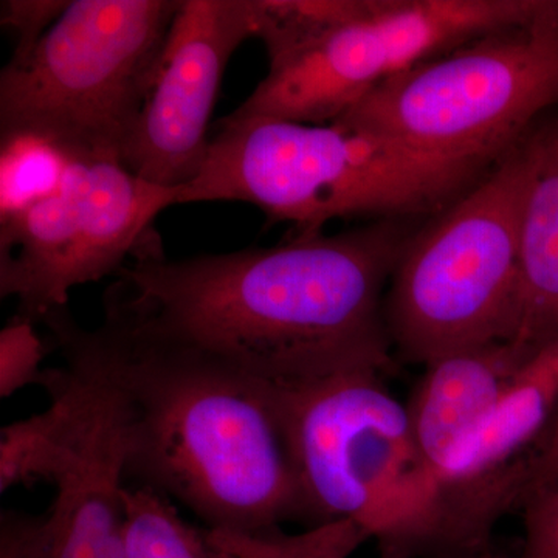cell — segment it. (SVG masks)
<instances>
[{
  "label": "cell",
  "instance_id": "1",
  "mask_svg": "<svg viewBox=\"0 0 558 558\" xmlns=\"http://www.w3.org/2000/svg\"><path fill=\"white\" fill-rule=\"evenodd\" d=\"M413 231L377 220L269 248L168 259L150 240L116 275L105 317L269 384L395 365L385 293Z\"/></svg>",
  "mask_w": 558,
  "mask_h": 558
},
{
  "label": "cell",
  "instance_id": "2",
  "mask_svg": "<svg viewBox=\"0 0 558 558\" xmlns=\"http://www.w3.org/2000/svg\"><path fill=\"white\" fill-rule=\"evenodd\" d=\"M95 330L126 399V480L209 531L314 526L274 385L106 318Z\"/></svg>",
  "mask_w": 558,
  "mask_h": 558
},
{
  "label": "cell",
  "instance_id": "3",
  "mask_svg": "<svg viewBox=\"0 0 558 558\" xmlns=\"http://www.w3.org/2000/svg\"><path fill=\"white\" fill-rule=\"evenodd\" d=\"M274 385L314 524H357L380 558H483L376 369Z\"/></svg>",
  "mask_w": 558,
  "mask_h": 558
},
{
  "label": "cell",
  "instance_id": "4",
  "mask_svg": "<svg viewBox=\"0 0 558 558\" xmlns=\"http://www.w3.org/2000/svg\"><path fill=\"white\" fill-rule=\"evenodd\" d=\"M495 163L439 159L339 123L230 113L219 121L201 174L179 189L178 205L245 202L292 222L295 233H318L337 219L432 218Z\"/></svg>",
  "mask_w": 558,
  "mask_h": 558
},
{
  "label": "cell",
  "instance_id": "5",
  "mask_svg": "<svg viewBox=\"0 0 558 558\" xmlns=\"http://www.w3.org/2000/svg\"><path fill=\"white\" fill-rule=\"evenodd\" d=\"M180 0H73L25 60L0 73L3 149L61 163L119 161L148 98Z\"/></svg>",
  "mask_w": 558,
  "mask_h": 558
},
{
  "label": "cell",
  "instance_id": "6",
  "mask_svg": "<svg viewBox=\"0 0 558 558\" xmlns=\"http://www.w3.org/2000/svg\"><path fill=\"white\" fill-rule=\"evenodd\" d=\"M523 138L403 245L387 293L392 354L436 360L512 341L519 322Z\"/></svg>",
  "mask_w": 558,
  "mask_h": 558
},
{
  "label": "cell",
  "instance_id": "7",
  "mask_svg": "<svg viewBox=\"0 0 558 558\" xmlns=\"http://www.w3.org/2000/svg\"><path fill=\"white\" fill-rule=\"evenodd\" d=\"M558 106V14L385 81L333 123L447 160L495 163Z\"/></svg>",
  "mask_w": 558,
  "mask_h": 558
},
{
  "label": "cell",
  "instance_id": "8",
  "mask_svg": "<svg viewBox=\"0 0 558 558\" xmlns=\"http://www.w3.org/2000/svg\"><path fill=\"white\" fill-rule=\"evenodd\" d=\"M556 14L558 0H369L362 16L270 68L231 116L330 124L422 62Z\"/></svg>",
  "mask_w": 558,
  "mask_h": 558
},
{
  "label": "cell",
  "instance_id": "9",
  "mask_svg": "<svg viewBox=\"0 0 558 558\" xmlns=\"http://www.w3.org/2000/svg\"><path fill=\"white\" fill-rule=\"evenodd\" d=\"M178 197L119 161L61 163L49 190L2 208L0 296L17 301L21 318L43 322L68 307L73 289L116 277Z\"/></svg>",
  "mask_w": 558,
  "mask_h": 558
},
{
  "label": "cell",
  "instance_id": "10",
  "mask_svg": "<svg viewBox=\"0 0 558 558\" xmlns=\"http://www.w3.org/2000/svg\"><path fill=\"white\" fill-rule=\"evenodd\" d=\"M255 38L253 0H180L145 106L121 165L179 190L207 161L208 123L234 51Z\"/></svg>",
  "mask_w": 558,
  "mask_h": 558
},
{
  "label": "cell",
  "instance_id": "11",
  "mask_svg": "<svg viewBox=\"0 0 558 558\" xmlns=\"http://www.w3.org/2000/svg\"><path fill=\"white\" fill-rule=\"evenodd\" d=\"M558 403V341L543 348L512 381L490 416L440 476L451 510L472 538L490 534L499 505L515 501L520 459L548 428Z\"/></svg>",
  "mask_w": 558,
  "mask_h": 558
},
{
  "label": "cell",
  "instance_id": "12",
  "mask_svg": "<svg viewBox=\"0 0 558 558\" xmlns=\"http://www.w3.org/2000/svg\"><path fill=\"white\" fill-rule=\"evenodd\" d=\"M50 484L57 495L40 515L31 558H126V450L116 435L75 436Z\"/></svg>",
  "mask_w": 558,
  "mask_h": 558
},
{
  "label": "cell",
  "instance_id": "13",
  "mask_svg": "<svg viewBox=\"0 0 558 558\" xmlns=\"http://www.w3.org/2000/svg\"><path fill=\"white\" fill-rule=\"evenodd\" d=\"M532 357L510 341H497L424 366L407 410L418 453L439 483L450 459L486 422Z\"/></svg>",
  "mask_w": 558,
  "mask_h": 558
},
{
  "label": "cell",
  "instance_id": "14",
  "mask_svg": "<svg viewBox=\"0 0 558 558\" xmlns=\"http://www.w3.org/2000/svg\"><path fill=\"white\" fill-rule=\"evenodd\" d=\"M519 322L510 343L535 355L558 341V117L523 137Z\"/></svg>",
  "mask_w": 558,
  "mask_h": 558
},
{
  "label": "cell",
  "instance_id": "15",
  "mask_svg": "<svg viewBox=\"0 0 558 558\" xmlns=\"http://www.w3.org/2000/svg\"><path fill=\"white\" fill-rule=\"evenodd\" d=\"M126 558H236L207 527L180 517L170 499L146 487L128 486Z\"/></svg>",
  "mask_w": 558,
  "mask_h": 558
},
{
  "label": "cell",
  "instance_id": "16",
  "mask_svg": "<svg viewBox=\"0 0 558 558\" xmlns=\"http://www.w3.org/2000/svg\"><path fill=\"white\" fill-rule=\"evenodd\" d=\"M368 7L369 0H253L255 38L266 47L269 69L277 68Z\"/></svg>",
  "mask_w": 558,
  "mask_h": 558
},
{
  "label": "cell",
  "instance_id": "17",
  "mask_svg": "<svg viewBox=\"0 0 558 558\" xmlns=\"http://www.w3.org/2000/svg\"><path fill=\"white\" fill-rule=\"evenodd\" d=\"M209 532L236 558H351L369 542L368 535L349 520L325 521L295 534L282 527L258 534Z\"/></svg>",
  "mask_w": 558,
  "mask_h": 558
},
{
  "label": "cell",
  "instance_id": "18",
  "mask_svg": "<svg viewBox=\"0 0 558 558\" xmlns=\"http://www.w3.org/2000/svg\"><path fill=\"white\" fill-rule=\"evenodd\" d=\"M46 348L33 322L17 317L0 330V398L43 380Z\"/></svg>",
  "mask_w": 558,
  "mask_h": 558
},
{
  "label": "cell",
  "instance_id": "19",
  "mask_svg": "<svg viewBox=\"0 0 558 558\" xmlns=\"http://www.w3.org/2000/svg\"><path fill=\"white\" fill-rule=\"evenodd\" d=\"M69 3L68 0H3L0 3V22L17 36L11 61L25 60L51 25L60 20Z\"/></svg>",
  "mask_w": 558,
  "mask_h": 558
},
{
  "label": "cell",
  "instance_id": "20",
  "mask_svg": "<svg viewBox=\"0 0 558 558\" xmlns=\"http://www.w3.org/2000/svg\"><path fill=\"white\" fill-rule=\"evenodd\" d=\"M523 505L519 558H558V486L532 492Z\"/></svg>",
  "mask_w": 558,
  "mask_h": 558
},
{
  "label": "cell",
  "instance_id": "21",
  "mask_svg": "<svg viewBox=\"0 0 558 558\" xmlns=\"http://www.w3.org/2000/svg\"><path fill=\"white\" fill-rule=\"evenodd\" d=\"M558 486V403L548 428L523 461L520 502L532 492Z\"/></svg>",
  "mask_w": 558,
  "mask_h": 558
},
{
  "label": "cell",
  "instance_id": "22",
  "mask_svg": "<svg viewBox=\"0 0 558 558\" xmlns=\"http://www.w3.org/2000/svg\"><path fill=\"white\" fill-rule=\"evenodd\" d=\"M39 517L3 510L0 517V558H31Z\"/></svg>",
  "mask_w": 558,
  "mask_h": 558
},
{
  "label": "cell",
  "instance_id": "23",
  "mask_svg": "<svg viewBox=\"0 0 558 558\" xmlns=\"http://www.w3.org/2000/svg\"><path fill=\"white\" fill-rule=\"evenodd\" d=\"M486 558H495V557H494V556H492V554H490V556H487Z\"/></svg>",
  "mask_w": 558,
  "mask_h": 558
}]
</instances>
